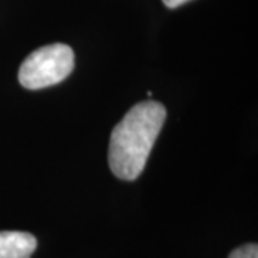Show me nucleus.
I'll list each match as a JSON object with an SVG mask.
<instances>
[{
	"label": "nucleus",
	"instance_id": "1",
	"mask_svg": "<svg viewBox=\"0 0 258 258\" xmlns=\"http://www.w3.org/2000/svg\"><path fill=\"white\" fill-rule=\"evenodd\" d=\"M165 118V106L155 101L141 102L129 109L109 141L108 159L113 175L135 181L142 174Z\"/></svg>",
	"mask_w": 258,
	"mask_h": 258
},
{
	"label": "nucleus",
	"instance_id": "2",
	"mask_svg": "<svg viewBox=\"0 0 258 258\" xmlns=\"http://www.w3.org/2000/svg\"><path fill=\"white\" fill-rule=\"evenodd\" d=\"M75 53L64 43H53L33 50L19 69V82L26 89H43L63 82L72 74Z\"/></svg>",
	"mask_w": 258,
	"mask_h": 258
},
{
	"label": "nucleus",
	"instance_id": "3",
	"mask_svg": "<svg viewBox=\"0 0 258 258\" xmlns=\"http://www.w3.org/2000/svg\"><path fill=\"white\" fill-rule=\"evenodd\" d=\"M37 247L36 238L22 231L0 232V258H30Z\"/></svg>",
	"mask_w": 258,
	"mask_h": 258
},
{
	"label": "nucleus",
	"instance_id": "4",
	"mask_svg": "<svg viewBox=\"0 0 258 258\" xmlns=\"http://www.w3.org/2000/svg\"><path fill=\"white\" fill-rule=\"evenodd\" d=\"M228 258H258L257 244H245L235 248Z\"/></svg>",
	"mask_w": 258,
	"mask_h": 258
},
{
	"label": "nucleus",
	"instance_id": "5",
	"mask_svg": "<svg viewBox=\"0 0 258 258\" xmlns=\"http://www.w3.org/2000/svg\"><path fill=\"white\" fill-rule=\"evenodd\" d=\"M162 2H164V5H165L166 8L175 9V8H179V6H182V5L191 2V0H162Z\"/></svg>",
	"mask_w": 258,
	"mask_h": 258
}]
</instances>
